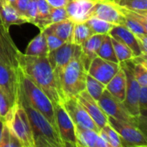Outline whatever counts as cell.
Here are the masks:
<instances>
[{"instance_id": "43", "label": "cell", "mask_w": 147, "mask_h": 147, "mask_svg": "<svg viewBox=\"0 0 147 147\" xmlns=\"http://www.w3.org/2000/svg\"><path fill=\"white\" fill-rule=\"evenodd\" d=\"M6 1H7V3H10L11 5H13V6L15 7V3H16V0H6Z\"/></svg>"}, {"instance_id": "10", "label": "cell", "mask_w": 147, "mask_h": 147, "mask_svg": "<svg viewBox=\"0 0 147 147\" xmlns=\"http://www.w3.org/2000/svg\"><path fill=\"white\" fill-rule=\"evenodd\" d=\"M62 105L74 123L76 128H88L99 133L100 129L78 101L76 96L65 99Z\"/></svg>"}, {"instance_id": "22", "label": "cell", "mask_w": 147, "mask_h": 147, "mask_svg": "<svg viewBox=\"0 0 147 147\" xmlns=\"http://www.w3.org/2000/svg\"><path fill=\"white\" fill-rule=\"evenodd\" d=\"M74 25L75 22L68 18L64 21L53 23L41 31L52 33L65 42H72Z\"/></svg>"}, {"instance_id": "18", "label": "cell", "mask_w": 147, "mask_h": 147, "mask_svg": "<svg viewBox=\"0 0 147 147\" xmlns=\"http://www.w3.org/2000/svg\"><path fill=\"white\" fill-rule=\"evenodd\" d=\"M109 34L110 36H113V37L121 40L123 43H125L132 50L135 58L145 56V55H143V53L141 52L137 35L134 33H133L131 30H129L126 26L116 25L112 28V30L109 32Z\"/></svg>"}, {"instance_id": "28", "label": "cell", "mask_w": 147, "mask_h": 147, "mask_svg": "<svg viewBox=\"0 0 147 147\" xmlns=\"http://www.w3.org/2000/svg\"><path fill=\"white\" fill-rule=\"evenodd\" d=\"M98 134L109 145V147H123L120 135L109 123L101 128Z\"/></svg>"}, {"instance_id": "4", "label": "cell", "mask_w": 147, "mask_h": 147, "mask_svg": "<svg viewBox=\"0 0 147 147\" xmlns=\"http://www.w3.org/2000/svg\"><path fill=\"white\" fill-rule=\"evenodd\" d=\"M19 84L30 104L39 110L53 126L57 131L53 105L47 96L19 68L17 69Z\"/></svg>"}, {"instance_id": "26", "label": "cell", "mask_w": 147, "mask_h": 147, "mask_svg": "<svg viewBox=\"0 0 147 147\" xmlns=\"http://www.w3.org/2000/svg\"><path fill=\"white\" fill-rule=\"evenodd\" d=\"M111 37V42L113 45V48L115 53V56L118 59V62H124L127 60H130L134 59V54L132 52V50L121 40L110 36Z\"/></svg>"}, {"instance_id": "41", "label": "cell", "mask_w": 147, "mask_h": 147, "mask_svg": "<svg viewBox=\"0 0 147 147\" xmlns=\"http://www.w3.org/2000/svg\"><path fill=\"white\" fill-rule=\"evenodd\" d=\"M96 147H109V145L98 134V137L96 142Z\"/></svg>"}, {"instance_id": "13", "label": "cell", "mask_w": 147, "mask_h": 147, "mask_svg": "<svg viewBox=\"0 0 147 147\" xmlns=\"http://www.w3.org/2000/svg\"><path fill=\"white\" fill-rule=\"evenodd\" d=\"M90 17H96L115 25L125 26L126 22L124 16L113 0H97L90 12L89 18Z\"/></svg>"}, {"instance_id": "14", "label": "cell", "mask_w": 147, "mask_h": 147, "mask_svg": "<svg viewBox=\"0 0 147 147\" xmlns=\"http://www.w3.org/2000/svg\"><path fill=\"white\" fill-rule=\"evenodd\" d=\"M120 63L103 59L98 56L94 58L89 66L88 74L106 85L120 70Z\"/></svg>"}, {"instance_id": "36", "label": "cell", "mask_w": 147, "mask_h": 147, "mask_svg": "<svg viewBox=\"0 0 147 147\" xmlns=\"http://www.w3.org/2000/svg\"><path fill=\"white\" fill-rule=\"evenodd\" d=\"M38 10H37V4H36V0H29L27 10H26V18L28 20V23L34 22L35 18L37 17Z\"/></svg>"}, {"instance_id": "19", "label": "cell", "mask_w": 147, "mask_h": 147, "mask_svg": "<svg viewBox=\"0 0 147 147\" xmlns=\"http://www.w3.org/2000/svg\"><path fill=\"white\" fill-rule=\"evenodd\" d=\"M105 34H92L81 46V59L88 71L89 66L94 58L97 56V51L102 44Z\"/></svg>"}, {"instance_id": "38", "label": "cell", "mask_w": 147, "mask_h": 147, "mask_svg": "<svg viewBox=\"0 0 147 147\" xmlns=\"http://www.w3.org/2000/svg\"><path fill=\"white\" fill-rule=\"evenodd\" d=\"M29 0H16L15 3V8L23 16H25L26 15V10L28 5ZM26 17V16H25Z\"/></svg>"}, {"instance_id": "40", "label": "cell", "mask_w": 147, "mask_h": 147, "mask_svg": "<svg viewBox=\"0 0 147 147\" xmlns=\"http://www.w3.org/2000/svg\"><path fill=\"white\" fill-rule=\"evenodd\" d=\"M52 8H59V7H65L70 0H47Z\"/></svg>"}, {"instance_id": "44", "label": "cell", "mask_w": 147, "mask_h": 147, "mask_svg": "<svg viewBox=\"0 0 147 147\" xmlns=\"http://www.w3.org/2000/svg\"><path fill=\"white\" fill-rule=\"evenodd\" d=\"M7 1L6 0H0V4H3V3H6Z\"/></svg>"}, {"instance_id": "33", "label": "cell", "mask_w": 147, "mask_h": 147, "mask_svg": "<svg viewBox=\"0 0 147 147\" xmlns=\"http://www.w3.org/2000/svg\"><path fill=\"white\" fill-rule=\"evenodd\" d=\"M117 5L135 10L141 13H147V0H113Z\"/></svg>"}, {"instance_id": "23", "label": "cell", "mask_w": 147, "mask_h": 147, "mask_svg": "<svg viewBox=\"0 0 147 147\" xmlns=\"http://www.w3.org/2000/svg\"><path fill=\"white\" fill-rule=\"evenodd\" d=\"M48 53L46 35L43 31H40L39 34L30 40L25 51V54L29 56H47Z\"/></svg>"}, {"instance_id": "3", "label": "cell", "mask_w": 147, "mask_h": 147, "mask_svg": "<svg viewBox=\"0 0 147 147\" xmlns=\"http://www.w3.org/2000/svg\"><path fill=\"white\" fill-rule=\"evenodd\" d=\"M87 75L88 71L81 59V47L76 45L74 55L65 67L60 78V88L65 99L77 96L85 90Z\"/></svg>"}, {"instance_id": "20", "label": "cell", "mask_w": 147, "mask_h": 147, "mask_svg": "<svg viewBox=\"0 0 147 147\" xmlns=\"http://www.w3.org/2000/svg\"><path fill=\"white\" fill-rule=\"evenodd\" d=\"M0 18L2 24L6 28H9L13 25L28 23L27 18L9 3L0 4Z\"/></svg>"}, {"instance_id": "25", "label": "cell", "mask_w": 147, "mask_h": 147, "mask_svg": "<svg viewBox=\"0 0 147 147\" xmlns=\"http://www.w3.org/2000/svg\"><path fill=\"white\" fill-rule=\"evenodd\" d=\"M134 74L140 86H147L146 56L134 59Z\"/></svg>"}, {"instance_id": "6", "label": "cell", "mask_w": 147, "mask_h": 147, "mask_svg": "<svg viewBox=\"0 0 147 147\" xmlns=\"http://www.w3.org/2000/svg\"><path fill=\"white\" fill-rule=\"evenodd\" d=\"M108 123L120 135L123 147H146V135L138 127L111 116H108Z\"/></svg>"}, {"instance_id": "35", "label": "cell", "mask_w": 147, "mask_h": 147, "mask_svg": "<svg viewBox=\"0 0 147 147\" xmlns=\"http://www.w3.org/2000/svg\"><path fill=\"white\" fill-rule=\"evenodd\" d=\"M43 32L46 35L47 44V47H48L49 52L57 49L58 47H59L60 46H62L65 43V41H63L61 39L57 37L55 34L49 33V32H46V31H43Z\"/></svg>"}, {"instance_id": "1", "label": "cell", "mask_w": 147, "mask_h": 147, "mask_svg": "<svg viewBox=\"0 0 147 147\" xmlns=\"http://www.w3.org/2000/svg\"><path fill=\"white\" fill-rule=\"evenodd\" d=\"M17 61L22 71L47 96L53 106L63 102L65 98L47 56H29L19 51Z\"/></svg>"}, {"instance_id": "9", "label": "cell", "mask_w": 147, "mask_h": 147, "mask_svg": "<svg viewBox=\"0 0 147 147\" xmlns=\"http://www.w3.org/2000/svg\"><path fill=\"white\" fill-rule=\"evenodd\" d=\"M125 71L127 78V91L125 100L122 102L127 111L134 116L140 115L139 110V94L140 85L135 79L134 74V59L120 63Z\"/></svg>"}, {"instance_id": "12", "label": "cell", "mask_w": 147, "mask_h": 147, "mask_svg": "<svg viewBox=\"0 0 147 147\" xmlns=\"http://www.w3.org/2000/svg\"><path fill=\"white\" fill-rule=\"evenodd\" d=\"M76 45L72 42H65L62 46L48 53L47 59L53 71L54 76L60 87V78L63 71L74 55ZM61 89V88H60Z\"/></svg>"}, {"instance_id": "29", "label": "cell", "mask_w": 147, "mask_h": 147, "mask_svg": "<svg viewBox=\"0 0 147 147\" xmlns=\"http://www.w3.org/2000/svg\"><path fill=\"white\" fill-rule=\"evenodd\" d=\"M97 56L109 60V61H112V62H115V63H119L118 59L115 56L114 48H113V45L111 42V37L109 34H105L102 44L97 51Z\"/></svg>"}, {"instance_id": "11", "label": "cell", "mask_w": 147, "mask_h": 147, "mask_svg": "<svg viewBox=\"0 0 147 147\" xmlns=\"http://www.w3.org/2000/svg\"><path fill=\"white\" fill-rule=\"evenodd\" d=\"M17 69L0 59V90L13 107L16 105L19 84Z\"/></svg>"}, {"instance_id": "30", "label": "cell", "mask_w": 147, "mask_h": 147, "mask_svg": "<svg viewBox=\"0 0 147 147\" xmlns=\"http://www.w3.org/2000/svg\"><path fill=\"white\" fill-rule=\"evenodd\" d=\"M92 32L85 22H78L74 25L72 43L78 46H81L86 40H88L91 35Z\"/></svg>"}, {"instance_id": "32", "label": "cell", "mask_w": 147, "mask_h": 147, "mask_svg": "<svg viewBox=\"0 0 147 147\" xmlns=\"http://www.w3.org/2000/svg\"><path fill=\"white\" fill-rule=\"evenodd\" d=\"M0 147H22V145L13 133L11 128L4 124L2 131V135L0 139Z\"/></svg>"}, {"instance_id": "17", "label": "cell", "mask_w": 147, "mask_h": 147, "mask_svg": "<svg viewBox=\"0 0 147 147\" xmlns=\"http://www.w3.org/2000/svg\"><path fill=\"white\" fill-rule=\"evenodd\" d=\"M97 0H70L65 6L68 17L75 23L85 22Z\"/></svg>"}, {"instance_id": "39", "label": "cell", "mask_w": 147, "mask_h": 147, "mask_svg": "<svg viewBox=\"0 0 147 147\" xmlns=\"http://www.w3.org/2000/svg\"><path fill=\"white\" fill-rule=\"evenodd\" d=\"M143 55H147V34H136Z\"/></svg>"}, {"instance_id": "37", "label": "cell", "mask_w": 147, "mask_h": 147, "mask_svg": "<svg viewBox=\"0 0 147 147\" xmlns=\"http://www.w3.org/2000/svg\"><path fill=\"white\" fill-rule=\"evenodd\" d=\"M36 4H37V17L36 18H43L48 16L52 7L50 4L47 3V0H36Z\"/></svg>"}, {"instance_id": "2", "label": "cell", "mask_w": 147, "mask_h": 147, "mask_svg": "<svg viewBox=\"0 0 147 147\" xmlns=\"http://www.w3.org/2000/svg\"><path fill=\"white\" fill-rule=\"evenodd\" d=\"M16 102L22 105L28 118L34 147H63L56 129L39 110L30 104L19 84Z\"/></svg>"}, {"instance_id": "16", "label": "cell", "mask_w": 147, "mask_h": 147, "mask_svg": "<svg viewBox=\"0 0 147 147\" xmlns=\"http://www.w3.org/2000/svg\"><path fill=\"white\" fill-rule=\"evenodd\" d=\"M19 49L12 40L9 28L0 24V59L17 68V55Z\"/></svg>"}, {"instance_id": "27", "label": "cell", "mask_w": 147, "mask_h": 147, "mask_svg": "<svg viewBox=\"0 0 147 147\" xmlns=\"http://www.w3.org/2000/svg\"><path fill=\"white\" fill-rule=\"evenodd\" d=\"M85 22L90 28L93 34H109L112 28L116 26L113 23L96 17H90L87 19Z\"/></svg>"}, {"instance_id": "45", "label": "cell", "mask_w": 147, "mask_h": 147, "mask_svg": "<svg viewBox=\"0 0 147 147\" xmlns=\"http://www.w3.org/2000/svg\"><path fill=\"white\" fill-rule=\"evenodd\" d=\"M0 24H2V22H1V18H0Z\"/></svg>"}, {"instance_id": "5", "label": "cell", "mask_w": 147, "mask_h": 147, "mask_svg": "<svg viewBox=\"0 0 147 147\" xmlns=\"http://www.w3.org/2000/svg\"><path fill=\"white\" fill-rule=\"evenodd\" d=\"M97 102L108 116H111L117 120L133 124L138 127L145 134L146 133V117L141 115H132L125 108L122 102L112 96L106 89L102 92Z\"/></svg>"}, {"instance_id": "8", "label": "cell", "mask_w": 147, "mask_h": 147, "mask_svg": "<svg viewBox=\"0 0 147 147\" xmlns=\"http://www.w3.org/2000/svg\"><path fill=\"white\" fill-rule=\"evenodd\" d=\"M57 132L63 147H78L76 127L62 103L53 106Z\"/></svg>"}, {"instance_id": "7", "label": "cell", "mask_w": 147, "mask_h": 147, "mask_svg": "<svg viewBox=\"0 0 147 147\" xmlns=\"http://www.w3.org/2000/svg\"><path fill=\"white\" fill-rule=\"evenodd\" d=\"M16 136L18 138L22 147H34L32 130L28 118L22 105L16 102V107L10 121L7 123Z\"/></svg>"}, {"instance_id": "24", "label": "cell", "mask_w": 147, "mask_h": 147, "mask_svg": "<svg viewBox=\"0 0 147 147\" xmlns=\"http://www.w3.org/2000/svg\"><path fill=\"white\" fill-rule=\"evenodd\" d=\"M78 147H96L98 133L88 128H76Z\"/></svg>"}, {"instance_id": "15", "label": "cell", "mask_w": 147, "mask_h": 147, "mask_svg": "<svg viewBox=\"0 0 147 147\" xmlns=\"http://www.w3.org/2000/svg\"><path fill=\"white\" fill-rule=\"evenodd\" d=\"M76 97L99 129L108 124V115L101 109L97 101H96L86 90L82 91Z\"/></svg>"}, {"instance_id": "42", "label": "cell", "mask_w": 147, "mask_h": 147, "mask_svg": "<svg viewBox=\"0 0 147 147\" xmlns=\"http://www.w3.org/2000/svg\"><path fill=\"white\" fill-rule=\"evenodd\" d=\"M3 121L0 119V139H1V135H2V131H3Z\"/></svg>"}, {"instance_id": "21", "label": "cell", "mask_w": 147, "mask_h": 147, "mask_svg": "<svg viewBox=\"0 0 147 147\" xmlns=\"http://www.w3.org/2000/svg\"><path fill=\"white\" fill-rule=\"evenodd\" d=\"M106 90L121 102L125 100L127 91V78L121 66L111 80L106 84Z\"/></svg>"}, {"instance_id": "34", "label": "cell", "mask_w": 147, "mask_h": 147, "mask_svg": "<svg viewBox=\"0 0 147 147\" xmlns=\"http://www.w3.org/2000/svg\"><path fill=\"white\" fill-rule=\"evenodd\" d=\"M140 115L146 117L147 113V86H140L139 94Z\"/></svg>"}, {"instance_id": "31", "label": "cell", "mask_w": 147, "mask_h": 147, "mask_svg": "<svg viewBox=\"0 0 147 147\" xmlns=\"http://www.w3.org/2000/svg\"><path fill=\"white\" fill-rule=\"evenodd\" d=\"M105 89H106V85H104L103 84H102L100 81L94 78L90 75L89 74L87 75L85 90L96 101L99 100Z\"/></svg>"}]
</instances>
